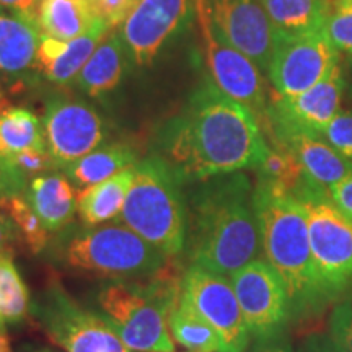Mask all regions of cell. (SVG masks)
I'll use <instances>...</instances> for the list:
<instances>
[{"label": "cell", "instance_id": "44dd1931", "mask_svg": "<svg viewBox=\"0 0 352 352\" xmlns=\"http://www.w3.org/2000/svg\"><path fill=\"white\" fill-rule=\"evenodd\" d=\"M25 197L47 232H63L72 223L77 196L67 176L57 173L34 176L28 182Z\"/></svg>", "mask_w": 352, "mask_h": 352}, {"label": "cell", "instance_id": "d590c367", "mask_svg": "<svg viewBox=\"0 0 352 352\" xmlns=\"http://www.w3.org/2000/svg\"><path fill=\"white\" fill-rule=\"evenodd\" d=\"M0 186H2L8 195H25L26 186H28V178L13 165L10 157L0 153Z\"/></svg>", "mask_w": 352, "mask_h": 352}, {"label": "cell", "instance_id": "ba28073f", "mask_svg": "<svg viewBox=\"0 0 352 352\" xmlns=\"http://www.w3.org/2000/svg\"><path fill=\"white\" fill-rule=\"evenodd\" d=\"M195 3L210 78L223 94L248 108L264 131L270 101L263 72L219 32L210 15L209 0H195Z\"/></svg>", "mask_w": 352, "mask_h": 352}, {"label": "cell", "instance_id": "6da1fadb", "mask_svg": "<svg viewBox=\"0 0 352 352\" xmlns=\"http://www.w3.org/2000/svg\"><path fill=\"white\" fill-rule=\"evenodd\" d=\"M270 145L248 108L223 94L210 77L182 111L157 131L155 151L182 184L258 168Z\"/></svg>", "mask_w": 352, "mask_h": 352}, {"label": "cell", "instance_id": "8fae6325", "mask_svg": "<svg viewBox=\"0 0 352 352\" xmlns=\"http://www.w3.org/2000/svg\"><path fill=\"white\" fill-rule=\"evenodd\" d=\"M340 54L324 30L307 34L276 33L270 76L277 94L296 96L310 90L338 67Z\"/></svg>", "mask_w": 352, "mask_h": 352}, {"label": "cell", "instance_id": "b9f144b4", "mask_svg": "<svg viewBox=\"0 0 352 352\" xmlns=\"http://www.w3.org/2000/svg\"><path fill=\"white\" fill-rule=\"evenodd\" d=\"M0 352H13L6 329H0Z\"/></svg>", "mask_w": 352, "mask_h": 352}, {"label": "cell", "instance_id": "3957f363", "mask_svg": "<svg viewBox=\"0 0 352 352\" xmlns=\"http://www.w3.org/2000/svg\"><path fill=\"white\" fill-rule=\"evenodd\" d=\"M261 250L266 261L287 289L292 316H308L328 302L318 279L307 214L303 204L290 192L258 183L254 188Z\"/></svg>", "mask_w": 352, "mask_h": 352}, {"label": "cell", "instance_id": "836d02e7", "mask_svg": "<svg viewBox=\"0 0 352 352\" xmlns=\"http://www.w3.org/2000/svg\"><path fill=\"white\" fill-rule=\"evenodd\" d=\"M96 19L103 20L111 30L124 23L139 0H88Z\"/></svg>", "mask_w": 352, "mask_h": 352}, {"label": "cell", "instance_id": "4dcf8cb0", "mask_svg": "<svg viewBox=\"0 0 352 352\" xmlns=\"http://www.w3.org/2000/svg\"><path fill=\"white\" fill-rule=\"evenodd\" d=\"M323 30L338 54L352 57V0H331Z\"/></svg>", "mask_w": 352, "mask_h": 352}, {"label": "cell", "instance_id": "1f68e13d", "mask_svg": "<svg viewBox=\"0 0 352 352\" xmlns=\"http://www.w3.org/2000/svg\"><path fill=\"white\" fill-rule=\"evenodd\" d=\"M320 138L327 140L341 155L352 160V111L338 113L321 131Z\"/></svg>", "mask_w": 352, "mask_h": 352}, {"label": "cell", "instance_id": "2e32d148", "mask_svg": "<svg viewBox=\"0 0 352 352\" xmlns=\"http://www.w3.org/2000/svg\"><path fill=\"white\" fill-rule=\"evenodd\" d=\"M210 15L223 38L258 65L270 72L276 30L261 0H209Z\"/></svg>", "mask_w": 352, "mask_h": 352}, {"label": "cell", "instance_id": "74e56055", "mask_svg": "<svg viewBox=\"0 0 352 352\" xmlns=\"http://www.w3.org/2000/svg\"><path fill=\"white\" fill-rule=\"evenodd\" d=\"M16 241H20L19 230L6 210L0 208V253H13Z\"/></svg>", "mask_w": 352, "mask_h": 352}, {"label": "cell", "instance_id": "bcb514c9", "mask_svg": "<svg viewBox=\"0 0 352 352\" xmlns=\"http://www.w3.org/2000/svg\"><path fill=\"white\" fill-rule=\"evenodd\" d=\"M2 103H3V101H2V94H0V108H2Z\"/></svg>", "mask_w": 352, "mask_h": 352}, {"label": "cell", "instance_id": "d6986e66", "mask_svg": "<svg viewBox=\"0 0 352 352\" xmlns=\"http://www.w3.org/2000/svg\"><path fill=\"white\" fill-rule=\"evenodd\" d=\"M272 144L289 147L300 162L307 178L324 191H329V188L352 175V160L341 155L320 135L294 134Z\"/></svg>", "mask_w": 352, "mask_h": 352}, {"label": "cell", "instance_id": "30bf717a", "mask_svg": "<svg viewBox=\"0 0 352 352\" xmlns=\"http://www.w3.org/2000/svg\"><path fill=\"white\" fill-rule=\"evenodd\" d=\"M179 292L219 334L220 352H246L252 334L228 277L189 264Z\"/></svg>", "mask_w": 352, "mask_h": 352}, {"label": "cell", "instance_id": "7dc6e473", "mask_svg": "<svg viewBox=\"0 0 352 352\" xmlns=\"http://www.w3.org/2000/svg\"><path fill=\"white\" fill-rule=\"evenodd\" d=\"M189 352H195V351H189Z\"/></svg>", "mask_w": 352, "mask_h": 352}, {"label": "cell", "instance_id": "d6a6232c", "mask_svg": "<svg viewBox=\"0 0 352 352\" xmlns=\"http://www.w3.org/2000/svg\"><path fill=\"white\" fill-rule=\"evenodd\" d=\"M8 157H10L13 165L28 178V182L34 176L46 175L50 171L57 170L47 148H26V151L12 153Z\"/></svg>", "mask_w": 352, "mask_h": 352}, {"label": "cell", "instance_id": "d4e9b609", "mask_svg": "<svg viewBox=\"0 0 352 352\" xmlns=\"http://www.w3.org/2000/svg\"><path fill=\"white\" fill-rule=\"evenodd\" d=\"M138 164V155L126 144L101 145L65 168V176L77 188H88Z\"/></svg>", "mask_w": 352, "mask_h": 352}, {"label": "cell", "instance_id": "f35d334b", "mask_svg": "<svg viewBox=\"0 0 352 352\" xmlns=\"http://www.w3.org/2000/svg\"><path fill=\"white\" fill-rule=\"evenodd\" d=\"M246 352H296L292 346L284 340V336L271 338V340H256L252 349H246Z\"/></svg>", "mask_w": 352, "mask_h": 352}, {"label": "cell", "instance_id": "8d00e7d4", "mask_svg": "<svg viewBox=\"0 0 352 352\" xmlns=\"http://www.w3.org/2000/svg\"><path fill=\"white\" fill-rule=\"evenodd\" d=\"M328 195L338 210L352 223V175L329 188Z\"/></svg>", "mask_w": 352, "mask_h": 352}, {"label": "cell", "instance_id": "e0dca14e", "mask_svg": "<svg viewBox=\"0 0 352 352\" xmlns=\"http://www.w3.org/2000/svg\"><path fill=\"white\" fill-rule=\"evenodd\" d=\"M111 28L103 20H96L90 30L70 41L41 36L38 47L36 67L46 76L47 80L65 85L76 80L83 65L94 54L96 46L103 41Z\"/></svg>", "mask_w": 352, "mask_h": 352}, {"label": "cell", "instance_id": "5b68a950", "mask_svg": "<svg viewBox=\"0 0 352 352\" xmlns=\"http://www.w3.org/2000/svg\"><path fill=\"white\" fill-rule=\"evenodd\" d=\"M120 222L168 258L184 253L186 195L182 182L158 157L151 155L135 164Z\"/></svg>", "mask_w": 352, "mask_h": 352}, {"label": "cell", "instance_id": "ac0fdd59", "mask_svg": "<svg viewBox=\"0 0 352 352\" xmlns=\"http://www.w3.org/2000/svg\"><path fill=\"white\" fill-rule=\"evenodd\" d=\"M41 36L38 16L0 7V70L21 76L36 67Z\"/></svg>", "mask_w": 352, "mask_h": 352}, {"label": "cell", "instance_id": "277c9868", "mask_svg": "<svg viewBox=\"0 0 352 352\" xmlns=\"http://www.w3.org/2000/svg\"><path fill=\"white\" fill-rule=\"evenodd\" d=\"M182 276L168 266L147 279L109 280L98 289L101 316L134 352H175L168 314L179 296Z\"/></svg>", "mask_w": 352, "mask_h": 352}, {"label": "cell", "instance_id": "f1b7e54d", "mask_svg": "<svg viewBox=\"0 0 352 352\" xmlns=\"http://www.w3.org/2000/svg\"><path fill=\"white\" fill-rule=\"evenodd\" d=\"M0 132L7 155L26 148H46L41 122L25 108L3 109L0 113Z\"/></svg>", "mask_w": 352, "mask_h": 352}, {"label": "cell", "instance_id": "4fadbf2b", "mask_svg": "<svg viewBox=\"0 0 352 352\" xmlns=\"http://www.w3.org/2000/svg\"><path fill=\"white\" fill-rule=\"evenodd\" d=\"M246 327L256 340L283 336L287 327L290 300L287 289L266 259H256L230 277Z\"/></svg>", "mask_w": 352, "mask_h": 352}, {"label": "cell", "instance_id": "8992f818", "mask_svg": "<svg viewBox=\"0 0 352 352\" xmlns=\"http://www.w3.org/2000/svg\"><path fill=\"white\" fill-rule=\"evenodd\" d=\"M60 254L70 270L111 280L147 279L164 271L171 259L124 223L87 227L65 241Z\"/></svg>", "mask_w": 352, "mask_h": 352}, {"label": "cell", "instance_id": "5bb4252c", "mask_svg": "<svg viewBox=\"0 0 352 352\" xmlns=\"http://www.w3.org/2000/svg\"><path fill=\"white\" fill-rule=\"evenodd\" d=\"M43 129L47 152L63 170L101 147L108 135L103 118L94 107L63 96L46 103Z\"/></svg>", "mask_w": 352, "mask_h": 352}, {"label": "cell", "instance_id": "484cf974", "mask_svg": "<svg viewBox=\"0 0 352 352\" xmlns=\"http://www.w3.org/2000/svg\"><path fill=\"white\" fill-rule=\"evenodd\" d=\"M168 329L173 341L188 351L220 352L219 334L197 314L182 292L168 314Z\"/></svg>", "mask_w": 352, "mask_h": 352}, {"label": "cell", "instance_id": "f6af8a7d", "mask_svg": "<svg viewBox=\"0 0 352 352\" xmlns=\"http://www.w3.org/2000/svg\"><path fill=\"white\" fill-rule=\"evenodd\" d=\"M2 113V111H0ZM0 153L2 155H7V151H6V145H3V140H2V132H0ZM8 157V155H7Z\"/></svg>", "mask_w": 352, "mask_h": 352}, {"label": "cell", "instance_id": "603a6c76", "mask_svg": "<svg viewBox=\"0 0 352 352\" xmlns=\"http://www.w3.org/2000/svg\"><path fill=\"white\" fill-rule=\"evenodd\" d=\"M36 16L41 33L60 41L78 38L98 20L88 0H41Z\"/></svg>", "mask_w": 352, "mask_h": 352}, {"label": "cell", "instance_id": "60d3db41", "mask_svg": "<svg viewBox=\"0 0 352 352\" xmlns=\"http://www.w3.org/2000/svg\"><path fill=\"white\" fill-rule=\"evenodd\" d=\"M308 352H347L329 336H314L308 341Z\"/></svg>", "mask_w": 352, "mask_h": 352}, {"label": "cell", "instance_id": "7c38bea8", "mask_svg": "<svg viewBox=\"0 0 352 352\" xmlns=\"http://www.w3.org/2000/svg\"><path fill=\"white\" fill-rule=\"evenodd\" d=\"M344 90L346 82L338 65L328 78L300 95L284 96L276 91L270 100L267 124L263 132L272 142L294 134L320 135L341 111Z\"/></svg>", "mask_w": 352, "mask_h": 352}, {"label": "cell", "instance_id": "f546056e", "mask_svg": "<svg viewBox=\"0 0 352 352\" xmlns=\"http://www.w3.org/2000/svg\"><path fill=\"white\" fill-rule=\"evenodd\" d=\"M0 208L6 210L12 222L15 223L20 241H23L30 253L39 254L46 250L47 241H50V232L44 227L41 219L34 212L25 195L8 196Z\"/></svg>", "mask_w": 352, "mask_h": 352}, {"label": "cell", "instance_id": "52a82bcc", "mask_svg": "<svg viewBox=\"0 0 352 352\" xmlns=\"http://www.w3.org/2000/svg\"><path fill=\"white\" fill-rule=\"evenodd\" d=\"M296 197L307 214L318 279L331 300L352 284V223L333 204L328 191L311 182Z\"/></svg>", "mask_w": 352, "mask_h": 352}, {"label": "cell", "instance_id": "7402d4cb", "mask_svg": "<svg viewBox=\"0 0 352 352\" xmlns=\"http://www.w3.org/2000/svg\"><path fill=\"white\" fill-rule=\"evenodd\" d=\"M135 165L120 171L104 182L80 189L77 195V210L85 227L104 226L109 220L120 219L134 182Z\"/></svg>", "mask_w": 352, "mask_h": 352}, {"label": "cell", "instance_id": "ffe728a7", "mask_svg": "<svg viewBox=\"0 0 352 352\" xmlns=\"http://www.w3.org/2000/svg\"><path fill=\"white\" fill-rule=\"evenodd\" d=\"M131 60L121 32L111 30L83 65L76 78L77 87L94 98L111 94L121 83Z\"/></svg>", "mask_w": 352, "mask_h": 352}, {"label": "cell", "instance_id": "7bdbcfd3", "mask_svg": "<svg viewBox=\"0 0 352 352\" xmlns=\"http://www.w3.org/2000/svg\"><path fill=\"white\" fill-rule=\"evenodd\" d=\"M20 352H56L54 349H51V347H46V346H23L20 349Z\"/></svg>", "mask_w": 352, "mask_h": 352}, {"label": "cell", "instance_id": "4316f807", "mask_svg": "<svg viewBox=\"0 0 352 352\" xmlns=\"http://www.w3.org/2000/svg\"><path fill=\"white\" fill-rule=\"evenodd\" d=\"M32 310V296L16 270L13 253H0V329L25 321Z\"/></svg>", "mask_w": 352, "mask_h": 352}, {"label": "cell", "instance_id": "c3c4849f", "mask_svg": "<svg viewBox=\"0 0 352 352\" xmlns=\"http://www.w3.org/2000/svg\"><path fill=\"white\" fill-rule=\"evenodd\" d=\"M39 2H41V0H39Z\"/></svg>", "mask_w": 352, "mask_h": 352}, {"label": "cell", "instance_id": "9a60e30c", "mask_svg": "<svg viewBox=\"0 0 352 352\" xmlns=\"http://www.w3.org/2000/svg\"><path fill=\"white\" fill-rule=\"evenodd\" d=\"M196 15L195 0H139L122 23L121 34L132 63L152 65L171 39L178 36Z\"/></svg>", "mask_w": 352, "mask_h": 352}, {"label": "cell", "instance_id": "cb8c5ba5", "mask_svg": "<svg viewBox=\"0 0 352 352\" xmlns=\"http://www.w3.org/2000/svg\"><path fill=\"white\" fill-rule=\"evenodd\" d=\"M276 33L307 34L324 28L331 0H261Z\"/></svg>", "mask_w": 352, "mask_h": 352}, {"label": "cell", "instance_id": "9c48e42d", "mask_svg": "<svg viewBox=\"0 0 352 352\" xmlns=\"http://www.w3.org/2000/svg\"><path fill=\"white\" fill-rule=\"evenodd\" d=\"M33 311L44 333L65 352H129L103 316L83 308L59 283L43 290Z\"/></svg>", "mask_w": 352, "mask_h": 352}, {"label": "cell", "instance_id": "7a4b0ae2", "mask_svg": "<svg viewBox=\"0 0 352 352\" xmlns=\"http://www.w3.org/2000/svg\"><path fill=\"white\" fill-rule=\"evenodd\" d=\"M189 264L230 277L261 254V230L248 176L220 175L195 183L186 195Z\"/></svg>", "mask_w": 352, "mask_h": 352}, {"label": "cell", "instance_id": "e575fe53", "mask_svg": "<svg viewBox=\"0 0 352 352\" xmlns=\"http://www.w3.org/2000/svg\"><path fill=\"white\" fill-rule=\"evenodd\" d=\"M328 336L342 349L352 352V303L344 302L334 308Z\"/></svg>", "mask_w": 352, "mask_h": 352}, {"label": "cell", "instance_id": "83f0119b", "mask_svg": "<svg viewBox=\"0 0 352 352\" xmlns=\"http://www.w3.org/2000/svg\"><path fill=\"white\" fill-rule=\"evenodd\" d=\"M256 171L258 183L294 196H297L310 183L298 158L283 144H274L270 147Z\"/></svg>", "mask_w": 352, "mask_h": 352}, {"label": "cell", "instance_id": "ab89813d", "mask_svg": "<svg viewBox=\"0 0 352 352\" xmlns=\"http://www.w3.org/2000/svg\"><path fill=\"white\" fill-rule=\"evenodd\" d=\"M39 0H0V7L26 13V15H38Z\"/></svg>", "mask_w": 352, "mask_h": 352}, {"label": "cell", "instance_id": "ee69618b", "mask_svg": "<svg viewBox=\"0 0 352 352\" xmlns=\"http://www.w3.org/2000/svg\"><path fill=\"white\" fill-rule=\"evenodd\" d=\"M8 196H10V195H8V192L6 191V189H3L2 186H0V206L3 204V201H6Z\"/></svg>", "mask_w": 352, "mask_h": 352}]
</instances>
